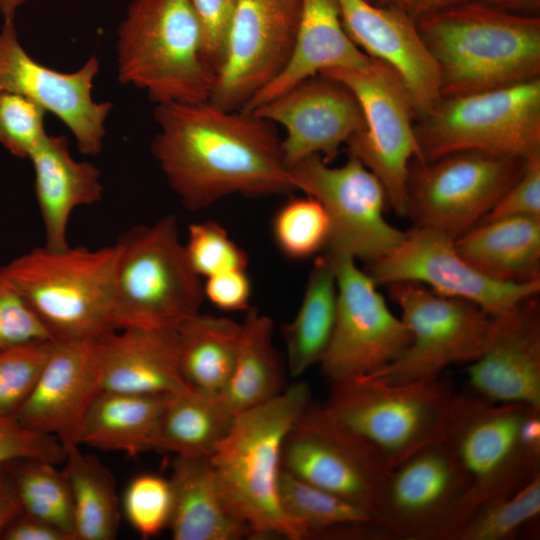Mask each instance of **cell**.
Returning <instances> with one entry per match:
<instances>
[{
	"label": "cell",
	"instance_id": "cell-21",
	"mask_svg": "<svg viewBox=\"0 0 540 540\" xmlns=\"http://www.w3.org/2000/svg\"><path fill=\"white\" fill-rule=\"evenodd\" d=\"M467 391L490 402L540 409V307L536 296L492 317L482 353L468 364Z\"/></svg>",
	"mask_w": 540,
	"mask_h": 540
},
{
	"label": "cell",
	"instance_id": "cell-12",
	"mask_svg": "<svg viewBox=\"0 0 540 540\" xmlns=\"http://www.w3.org/2000/svg\"><path fill=\"white\" fill-rule=\"evenodd\" d=\"M470 480L442 440L392 468L374 510L386 539L451 540L467 517Z\"/></svg>",
	"mask_w": 540,
	"mask_h": 540
},
{
	"label": "cell",
	"instance_id": "cell-1",
	"mask_svg": "<svg viewBox=\"0 0 540 540\" xmlns=\"http://www.w3.org/2000/svg\"><path fill=\"white\" fill-rule=\"evenodd\" d=\"M151 152L184 207L200 210L232 194L295 191L276 125L251 111L209 101L156 104Z\"/></svg>",
	"mask_w": 540,
	"mask_h": 540
},
{
	"label": "cell",
	"instance_id": "cell-37",
	"mask_svg": "<svg viewBox=\"0 0 540 540\" xmlns=\"http://www.w3.org/2000/svg\"><path fill=\"white\" fill-rule=\"evenodd\" d=\"M540 515V475L515 492L480 504L451 540H509Z\"/></svg>",
	"mask_w": 540,
	"mask_h": 540
},
{
	"label": "cell",
	"instance_id": "cell-34",
	"mask_svg": "<svg viewBox=\"0 0 540 540\" xmlns=\"http://www.w3.org/2000/svg\"><path fill=\"white\" fill-rule=\"evenodd\" d=\"M65 466L74 509L75 540H112L120 525L116 484L109 469L79 446L66 450Z\"/></svg>",
	"mask_w": 540,
	"mask_h": 540
},
{
	"label": "cell",
	"instance_id": "cell-36",
	"mask_svg": "<svg viewBox=\"0 0 540 540\" xmlns=\"http://www.w3.org/2000/svg\"><path fill=\"white\" fill-rule=\"evenodd\" d=\"M23 511L74 536L73 500L64 470L38 459L9 463Z\"/></svg>",
	"mask_w": 540,
	"mask_h": 540
},
{
	"label": "cell",
	"instance_id": "cell-45",
	"mask_svg": "<svg viewBox=\"0 0 540 540\" xmlns=\"http://www.w3.org/2000/svg\"><path fill=\"white\" fill-rule=\"evenodd\" d=\"M236 2L190 0L201 31L204 57L215 77L225 60Z\"/></svg>",
	"mask_w": 540,
	"mask_h": 540
},
{
	"label": "cell",
	"instance_id": "cell-3",
	"mask_svg": "<svg viewBox=\"0 0 540 540\" xmlns=\"http://www.w3.org/2000/svg\"><path fill=\"white\" fill-rule=\"evenodd\" d=\"M310 405V386L303 381L291 384L267 402L236 414L209 457L226 500L252 539L302 540L282 510L279 478L286 436Z\"/></svg>",
	"mask_w": 540,
	"mask_h": 540
},
{
	"label": "cell",
	"instance_id": "cell-38",
	"mask_svg": "<svg viewBox=\"0 0 540 540\" xmlns=\"http://www.w3.org/2000/svg\"><path fill=\"white\" fill-rule=\"evenodd\" d=\"M272 234L279 250L294 260L306 259L326 248L330 220L314 197H292L276 212Z\"/></svg>",
	"mask_w": 540,
	"mask_h": 540
},
{
	"label": "cell",
	"instance_id": "cell-11",
	"mask_svg": "<svg viewBox=\"0 0 540 540\" xmlns=\"http://www.w3.org/2000/svg\"><path fill=\"white\" fill-rule=\"evenodd\" d=\"M320 75L343 82L357 97L365 128L347 141L348 154L378 178L394 212L406 216L410 163L424 159L415 133L416 113L402 79L374 59L365 68L330 69Z\"/></svg>",
	"mask_w": 540,
	"mask_h": 540
},
{
	"label": "cell",
	"instance_id": "cell-23",
	"mask_svg": "<svg viewBox=\"0 0 540 540\" xmlns=\"http://www.w3.org/2000/svg\"><path fill=\"white\" fill-rule=\"evenodd\" d=\"M101 391L94 340H55L35 388L15 416L67 450L80 446L85 415Z\"/></svg>",
	"mask_w": 540,
	"mask_h": 540
},
{
	"label": "cell",
	"instance_id": "cell-25",
	"mask_svg": "<svg viewBox=\"0 0 540 540\" xmlns=\"http://www.w3.org/2000/svg\"><path fill=\"white\" fill-rule=\"evenodd\" d=\"M372 61L344 30L336 0H303L298 31L284 68L242 109L252 111L323 71L361 69Z\"/></svg>",
	"mask_w": 540,
	"mask_h": 540
},
{
	"label": "cell",
	"instance_id": "cell-52",
	"mask_svg": "<svg viewBox=\"0 0 540 540\" xmlns=\"http://www.w3.org/2000/svg\"><path fill=\"white\" fill-rule=\"evenodd\" d=\"M29 0H0V13L5 19H14L16 11Z\"/></svg>",
	"mask_w": 540,
	"mask_h": 540
},
{
	"label": "cell",
	"instance_id": "cell-44",
	"mask_svg": "<svg viewBox=\"0 0 540 540\" xmlns=\"http://www.w3.org/2000/svg\"><path fill=\"white\" fill-rule=\"evenodd\" d=\"M41 339L52 337L0 265V349Z\"/></svg>",
	"mask_w": 540,
	"mask_h": 540
},
{
	"label": "cell",
	"instance_id": "cell-51",
	"mask_svg": "<svg viewBox=\"0 0 540 540\" xmlns=\"http://www.w3.org/2000/svg\"><path fill=\"white\" fill-rule=\"evenodd\" d=\"M494 9L527 17H540V0H478Z\"/></svg>",
	"mask_w": 540,
	"mask_h": 540
},
{
	"label": "cell",
	"instance_id": "cell-6",
	"mask_svg": "<svg viewBox=\"0 0 540 540\" xmlns=\"http://www.w3.org/2000/svg\"><path fill=\"white\" fill-rule=\"evenodd\" d=\"M457 393L441 377L389 383L364 376L331 382L321 406L371 446L390 469L443 439Z\"/></svg>",
	"mask_w": 540,
	"mask_h": 540
},
{
	"label": "cell",
	"instance_id": "cell-24",
	"mask_svg": "<svg viewBox=\"0 0 540 540\" xmlns=\"http://www.w3.org/2000/svg\"><path fill=\"white\" fill-rule=\"evenodd\" d=\"M102 390L170 394L190 389L179 365L176 330L123 328L94 340Z\"/></svg>",
	"mask_w": 540,
	"mask_h": 540
},
{
	"label": "cell",
	"instance_id": "cell-40",
	"mask_svg": "<svg viewBox=\"0 0 540 540\" xmlns=\"http://www.w3.org/2000/svg\"><path fill=\"white\" fill-rule=\"evenodd\" d=\"M184 248L192 269L200 278L247 270V253L214 220L189 225Z\"/></svg>",
	"mask_w": 540,
	"mask_h": 540
},
{
	"label": "cell",
	"instance_id": "cell-33",
	"mask_svg": "<svg viewBox=\"0 0 540 540\" xmlns=\"http://www.w3.org/2000/svg\"><path fill=\"white\" fill-rule=\"evenodd\" d=\"M234 414L220 397L186 389L168 396L153 449L180 457L209 458L230 431Z\"/></svg>",
	"mask_w": 540,
	"mask_h": 540
},
{
	"label": "cell",
	"instance_id": "cell-19",
	"mask_svg": "<svg viewBox=\"0 0 540 540\" xmlns=\"http://www.w3.org/2000/svg\"><path fill=\"white\" fill-rule=\"evenodd\" d=\"M303 0H237L224 63L209 102L240 110L284 68L298 31Z\"/></svg>",
	"mask_w": 540,
	"mask_h": 540
},
{
	"label": "cell",
	"instance_id": "cell-8",
	"mask_svg": "<svg viewBox=\"0 0 540 540\" xmlns=\"http://www.w3.org/2000/svg\"><path fill=\"white\" fill-rule=\"evenodd\" d=\"M424 161L480 151L528 160L540 155V78L485 92L442 97L416 119Z\"/></svg>",
	"mask_w": 540,
	"mask_h": 540
},
{
	"label": "cell",
	"instance_id": "cell-48",
	"mask_svg": "<svg viewBox=\"0 0 540 540\" xmlns=\"http://www.w3.org/2000/svg\"><path fill=\"white\" fill-rule=\"evenodd\" d=\"M4 540H74L72 535L26 512L19 514L3 533Z\"/></svg>",
	"mask_w": 540,
	"mask_h": 540
},
{
	"label": "cell",
	"instance_id": "cell-47",
	"mask_svg": "<svg viewBox=\"0 0 540 540\" xmlns=\"http://www.w3.org/2000/svg\"><path fill=\"white\" fill-rule=\"evenodd\" d=\"M204 298L224 311H246L250 305L251 283L247 270H232L206 278Z\"/></svg>",
	"mask_w": 540,
	"mask_h": 540
},
{
	"label": "cell",
	"instance_id": "cell-41",
	"mask_svg": "<svg viewBox=\"0 0 540 540\" xmlns=\"http://www.w3.org/2000/svg\"><path fill=\"white\" fill-rule=\"evenodd\" d=\"M123 508L130 525L143 539L168 528L172 512V488L169 479L141 474L128 484Z\"/></svg>",
	"mask_w": 540,
	"mask_h": 540
},
{
	"label": "cell",
	"instance_id": "cell-32",
	"mask_svg": "<svg viewBox=\"0 0 540 540\" xmlns=\"http://www.w3.org/2000/svg\"><path fill=\"white\" fill-rule=\"evenodd\" d=\"M336 313V275L332 259L326 253L318 256L312 265L296 315L281 327L286 368L292 377L320 363L332 338Z\"/></svg>",
	"mask_w": 540,
	"mask_h": 540
},
{
	"label": "cell",
	"instance_id": "cell-16",
	"mask_svg": "<svg viewBox=\"0 0 540 540\" xmlns=\"http://www.w3.org/2000/svg\"><path fill=\"white\" fill-rule=\"evenodd\" d=\"M454 240L439 230L414 226L391 251L368 263L366 272L377 285H426L439 295L471 302L492 317L540 292V279L514 283L482 274L459 254Z\"/></svg>",
	"mask_w": 540,
	"mask_h": 540
},
{
	"label": "cell",
	"instance_id": "cell-31",
	"mask_svg": "<svg viewBox=\"0 0 540 540\" xmlns=\"http://www.w3.org/2000/svg\"><path fill=\"white\" fill-rule=\"evenodd\" d=\"M245 312L235 364L220 396L234 414L280 393L287 370L273 343L272 319L251 306Z\"/></svg>",
	"mask_w": 540,
	"mask_h": 540
},
{
	"label": "cell",
	"instance_id": "cell-2",
	"mask_svg": "<svg viewBox=\"0 0 540 540\" xmlns=\"http://www.w3.org/2000/svg\"><path fill=\"white\" fill-rule=\"evenodd\" d=\"M416 25L437 64L442 97L540 78V17L514 15L474 1Z\"/></svg>",
	"mask_w": 540,
	"mask_h": 540
},
{
	"label": "cell",
	"instance_id": "cell-10",
	"mask_svg": "<svg viewBox=\"0 0 540 540\" xmlns=\"http://www.w3.org/2000/svg\"><path fill=\"white\" fill-rule=\"evenodd\" d=\"M525 160L480 151L451 153L432 161L412 160L406 216L415 226L456 239L481 222L518 180Z\"/></svg>",
	"mask_w": 540,
	"mask_h": 540
},
{
	"label": "cell",
	"instance_id": "cell-9",
	"mask_svg": "<svg viewBox=\"0 0 540 540\" xmlns=\"http://www.w3.org/2000/svg\"><path fill=\"white\" fill-rule=\"evenodd\" d=\"M529 408L490 402L467 390L457 393L443 441L470 480L467 517L480 504L511 494L540 475V453L529 449L521 435Z\"/></svg>",
	"mask_w": 540,
	"mask_h": 540
},
{
	"label": "cell",
	"instance_id": "cell-4",
	"mask_svg": "<svg viewBox=\"0 0 540 540\" xmlns=\"http://www.w3.org/2000/svg\"><path fill=\"white\" fill-rule=\"evenodd\" d=\"M117 76L156 104L208 101L206 63L190 0H132L117 29Z\"/></svg>",
	"mask_w": 540,
	"mask_h": 540
},
{
	"label": "cell",
	"instance_id": "cell-43",
	"mask_svg": "<svg viewBox=\"0 0 540 540\" xmlns=\"http://www.w3.org/2000/svg\"><path fill=\"white\" fill-rule=\"evenodd\" d=\"M65 458L57 438L23 425L14 415L0 414V464L38 459L58 465Z\"/></svg>",
	"mask_w": 540,
	"mask_h": 540
},
{
	"label": "cell",
	"instance_id": "cell-29",
	"mask_svg": "<svg viewBox=\"0 0 540 540\" xmlns=\"http://www.w3.org/2000/svg\"><path fill=\"white\" fill-rule=\"evenodd\" d=\"M170 394L102 390L85 415L80 445L119 451L131 457L152 450L159 419Z\"/></svg>",
	"mask_w": 540,
	"mask_h": 540
},
{
	"label": "cell",
	"instance_id": "cell-27",
	"mask_svg": "<svg viewBox=\"0 0 540 540\" xmlns=\"http://www.w3.org/2000/svg\"><path fill=\"white\" fill-rule=\"evenodd\" d=\"M174 540H240L250 529L226 500L207 457L175 456L170 477Z\"/></svg>",
	"mask_w": 540,
	"mask_h": 540
},
{
	"label": "cell",
	"instance_id": "cell-18",
	"mask_svg": "<svg viewBox=\"0 0 540 540\" xmlns=\"http://www.w3.org/2000/svg\"><path fill=\"white\" fill-rule=\"evenodd\" d=\"M99 59L91 55L77 70L61 72L32 58L19 41L14 19L0 28V91L20 94L52 113L69 129L78 151L98 155L104 146L109 101H95Z\"/></svg>",
	"mask_w": 540,
	"mask_h": 540
},
{
	"label": "cell",
	"instance_id": "cell-15",
	"mask_svg": "<svg viewBox=\"0 0 540 540\" xmlns=\"http://www.w3.org/2000/svg\"><path fill=\"white\" fill-rule=\"evenodd\" d=\"M328 255L336 275L337 313L321 370L330 383L371 376L402 354L410 341L409 330L353 257Z\"/></svg>",
	"mask_w": 540,
	"mask_h": 540
},
{
	"label": "cell",
	"instance_id": "cell-42",
	"mask_svg": "<svg viewBox=\"0 0 540 540\" xmlns=\"http://www.w3.org/2000/svg\"><path fill=\"white\" fill-rule=\"evenodd\" d=\"M46 113L20 94L0 91V144L13 156L29 159L48 135Z\"/></svg>",
	"mask_w": 540,
	"mask_h": 540
},
{
	"label": "cell",
	"instance_id": "cell-35",
	"mask_svg": "<svg viewBox=\"0 0 540 540\" xmlns=\"http://www.w3.org/2000/svg\"><path fill=\"white\" fill-rule=\"evenodd\" d=\"M279 500L302 540L326 539L337 528L376 522L369 509L315 487L282 470Z\"/></svg>",
	"mask_w": 540,
	"mask_h": 540
},
{
	"label": "cell",
	"instance_id": "cell-26",
	"mask_svg": "<svg viewBox=\"0 0 540 540\" xmlns=\"http://www.w3.org/2000/svg\"><path fill=\"white\" fill-rule=\"evenodd\" d=\"M34 194L43 222L45 243L50 249L69 246L67 232L73 211L99 202L103 184L99 169L78 161L65 135L48 134L30 155Z\"/></svg>",
	"mask_w": 540,
	"mask_h": 540
},
{
	"label": "cell",
	"instance_id": "cell-22",
	"mask_svg": "<svg viewBox=\"0 0 540 540\" xmlns=\"http://www.w3.org/2000/svg\"><path fill=\"white\" fill-rule=\"evenodd\" d=\"M344 30L367 56L385 63L402 79L416 119L442 99L440 74L416 22L403 12L367 0H336Z\"/></svg>",
	"mask_w": 540,
	"mask_h": 540
},
{
	"label": "cell",
	"instance_id": "cell-20",
	"mask_svg": "<svg viewBox=\"0 0 540 540\" xmlns=\"http://www.w3.org/2000/svg\"><path fill=\"white\" fill-rule=\"evenodd\" d=\"M286 131L287 167L320 155L332 161L342 145L365 128L361 105L343 82L324 75L307 79L252 110Z\"/></svg>",
	"mask_w": 540,
	"mask_h": 540
},
{
	"label": "cell",
	"instance_id": "cell-46",
	"mask_svg": "<svg viewBox=\"0 0 540 540\" xmlns=\"http://www.w3.org/2000/svg\"><path fill=\"white\" fill-rule=\"evenodd\" d=\"M510 216L540 217V155L525 161L521 176L481 222Z\"/></svg>",
	"mask_w": 540,
	"mask_h": 540
},
{
	"label": "cell",
	"instance_id": "cell-39",
	"mask_svg": "<svg viewBox=\"0 0 540 540\" xmlns=\"http://www.w3.org/2000/svg\"><path fill=\"white\" fill-rule=\"evenodd\" d=\"M55 340H33L0 349V414L14 415L32 393Z\"/></svg>",
	"mask_w": 540,
	"mask_h": 540
},
{
	"label": "cell",
	"instance_id": "cell-28",
	"mask_svg": "<svg viewBox=\"0 0 540 540\" xmlns=\"http://www.w3.org/2000/svg\"><path fill=\"white\" fill-rule=\"evenodd\" d=\"M454 242L459 254L488 277L514 283L540 279V217L483 221Z\"/></svg>",
	"mask_w": 540,
	"mask_h": 540
},
{
	"label": "cell",
	"instance_id": "cell-7",
	"mask_svg": "<svg viewBox=\"0 0 540 540\" xmlns=\"http://www.w3.org/2000/svg\"><path fill=\"white\" fill-rule=\"evenodd\" d=\"M113 322L115 329L176 330L200 312L201 278L192 269L170 214L138 225L116 242Z\"/></svg>",
	"mask_w": 540,
	"mask_h": 540
},
{
	"label": "cell",
	"instance_id": "cell-50",
	"mask_svg": "<svg viewBox=\"0 0 540 540\" xmlns=\"http://www.w3.org/2000/svg\"><path fill=\"white\" fill-rule=\"evenodd\" d=\"M22 512L9 463L0 464V539L10 523Z\"/></svg>",
	"mask_w": 540,
	"mask_h": 540
},
{
	"label": "cell",
	"instance_id": "cell-30",
	"mask_svg": "<svg viewBox=\"0 0 540 540\" xmlns=\"http://www.w3.org/2000/svg\"><path fill=\"white\" fill-rule=\"evenodd\" d=\"M176 332L186 385L198 393L220 397L235 364L241 323L199 312L182 322Z\"/></svg>",
	"mask_w": 540,
	"mask_h": 540
},
{
	"label": "cell",
	"instance_id": "cell-13",
	"mask_svg": "<svg viewBox=\"0 0 540 540\" xmlns=\"http://www.w3.org/2000/svg\"><path fill=\"white\" fill-rule=\"evenodd\" d=\"M410 341L392 363L370 377L406 383L441 377L451 365L470 363L482 353L492 317L477 305L437 294L417 283L389 285Z\"/></svg>",
	"mask_w": 540,
	"mask_h": 540
},
{
	"label": "cell",
	"instance_id": "cell-14",
	"mask_svg": "<svg viewBox=\"0 0 540 540\" xmlns=\"http://www.w3.org/2000/svg\"><path fill=\"white\" fill-rule=\"evenodd\" d=\"M295 190L317 199L330 220L328 254L376 261L403 239L405 232L384 217L386 191L378 178L356 157L332 167L320 155L288 168Z\"/></svg>",
	"mask_w": 540,
	"mask_h": 540
},
{
	"label": "cell",
	"instance_id": "cell-17",
	"mask_svg": "<svg viewBox=\"0 0 540 540\" xmlns=\"http://www.w3.org/2000/svg\"><path fill=\"white\" fill-rule=\"evenodd\" d=\"M281 465L296 478L373 514L391 470L371 446L333 420L321 405H310L290 429Z\"/></svg>",
	"mask_w": 540,
	"mask_h": 540
},
{
	"label": "cell",
	"instance_id": "cell-49",
	"mask_svg": "<svg viewBox=\"0 0 540 540\" xmlns=\"http://www.w3.org/2000/svg\"><path fill=\"white\" fill-rule=\"evenodd\" d=\"M379 7L397 9L416 23L432 14L478 0H367Z\"/></svg>",
	"mask_w": 540,
	"mask_h": 540
},
{
	"label": "cell",
	"instance_id": "cell-5",
	"mask_svg": "<svg viewBox=\"0 0 540 540\" xmlns=\"http://www.w3.org/2000/svg\"><path fill=\"white\" fill-rule=\"evenodd\" d=\"M118 247H36L4 265L33 312L56 341L95 340L113 322Z\"/></svg>",
	"mask_w": 540,
	"mask_h": 540
}]
</instances>
